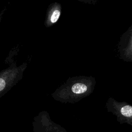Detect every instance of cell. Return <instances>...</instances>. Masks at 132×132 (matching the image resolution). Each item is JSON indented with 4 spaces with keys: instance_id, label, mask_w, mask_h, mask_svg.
Returning <instances> with one entry per match:
<instances>
[{
    "instance_id": "6da1fadb",
    "label": "cell",
    "mask_w": 132,
    "mask_h": 132,
    "mask_svg": "<svg viewBox=\"0 0 132 132\" xmlns=\"http://www.w3.org/2000/svg\"><path fill=\"white\" fill-rule=\"evenodd\" d=\"M87 90V86L82 83H76L72 87V91L75 94L83 93L85 92Z\"/></svg>"
},
{
    "instance_id": "7a4b0ae2",
    "label": "cell",
    "mask_w": 132,
    "mask_h": 132,
    "mask_svg": "<svg viewBox=\"0 0 132 132\" xmlns=\"http://www.w3.org/2000/svg\"><path fill=\"white\" fill-rule=\"evenodd\" d=\"M60 15V11L58 10H55L51 16V22L52 23H56L59 18Z\"/></svg>"
},
{
    "instance_id": "3957f363",
    "label": "cell",
    "mask_w": 132,
    "mask_h": 132,
    "mask_svg": "<svg viewBox=\"0 0 132 132\" xmlns=\"http://www.w3.org/2000/svg\"><path fill=\"white\" fill-rule=\"evenodd\" d=\"M5 86H6L5 80L3 78H0V91L3 90L5 88Z\"/></svg>"
}]
</instances>
